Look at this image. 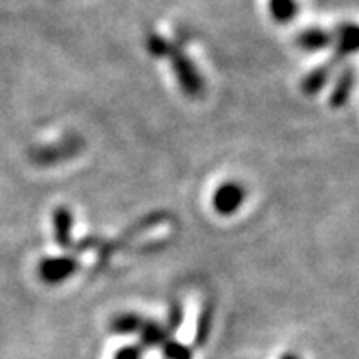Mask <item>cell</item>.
<instances>
[{"label":"cell","mask_w":359,"mask_h":359,"mask_svg":"<svg viewBox=\"0 0 359 359\" xmlns=\"http://www.w3.org/2000/svg\"><path fill=\"white\" fill-rule=\"evenodd\" d=\"M297 13V2L295 0H271V15L279 22H288Z\"/></svg>","instance_id":"obj_6"},{"label":"cell","mask_w":359,"mask_h":359,"mask_svg":"<svg viewBox=\"0 0 359 359\" xmlns=\"http://www.w3.org/2000/svg\"><path fill=\"white\" fill-rule=\"evenodd\" d=\"M283 359H299V358L295 354H286V355H283Z\"/></svg>","instance_id":"obj_10"},{"label":"cell","mask_w":359,"mask_h":359,"mask_svg":"<svg viewBox=\"0 0 359 359\" xmlns=\"http://www.w3.org/2000/svg\"><path fill=\"white\" fill-rule=\"evenodd\" d=\"M244 200V191L236 184H226L215 194V208L218 213L231 215Z\"/></svg>","instance_id":"obj_2"},{"label":"cell","mask_w":359,"mask_h":359,"mask_svg":"<svg viewBox=\"0 0 359 359\" xmlns=\"http://www.w3.org/2000/svg\"><path fill=\"white\" fill-rule=\"evenodd\" d=\"M163 55H170V59H172V68H175L176 77H178L182 88L187 90L189 95L198 94L200 90H202V79H200V76L196 74V70H194V67L191 65L189 59L185 55H182L180 52H176V50H172L169 44L165 46V53H163Z\"/></svg>","instance_id":"obj_1"},{"label":"cell","mask_w":359,"mask_h":359,"mask_svg":"<svg viewBox=\"0 0 359 359\" xmlns=\"http://www.w3.org/2000/svg\"><path fill=\"white\" fill-rule=\"evenodd\" d=\"M163 348L169 359H191V350L184 345H178L175 341H165Z\"/></svg>","instance_id":"obj_8"},{"label":"cell","mask_w":359,"mask_h":359,"mask_svg":"<svg viewBox=\"0 0 359 359\" xmlns=\"http://www.w3.org/2000/svg\"><path fill=\"white\" fill-rule=\"evenodd\" d=\"M352 85H354V72L348 70L346 74H343L341 76V79L337 81L336 88H334V94H332V104L334 107H339V104H343L346 101V97H348L350 94V88H352Z\"/></svg>","instance_id":"obj_7"},{"label":"cell","mask_w":359,"mask_h":359,"mask_svg":"<svg viewBox=\"0 0 359 359\" xmlns=\"http://www.w3.org/2000/svg\"><path fill=\"white\" fill-rule=\"evenodd\" d=\"M70 231H72V217L68 209H59L55 213V236L57 242L62 248L70 246Z\"/></svg>","instance_id":"obj_5"},{"label":"cell","mask_w":359,"mask_h":359,"mask_svg":"<svg viewBox=\"0 0 359 359\" xmlns=\"http://www.w3.org/2000/svg\"><path fill=\"white\" fill-rule=\"evenodd\" d=\"M76 260L72 259H48L41 266V275L48 283H61L76 271Z\"/></svg>","instance_id":"obj_3"},{"label":"cell","mask_w":359,"mask_h":359,"mask_svg":"<svg viewBox=\"0 0 359 359\" xmlns=\"http://www.w3.org/2000/svg\"><path fill=\"white\" fill-rule=\"evenodd\" d=\"M142 358V352L136 348V346H125L116 354V359H140Z\"/></svg>","instance_id":"obj_9"},{"label":"cell","mask_w":359,"mask_h":359,"mask_svg":"<svg viewBox=\"0 0 359 359\" xmlns=\"http://www.w3.org/2000/svg\"><path fill=\"white\" fill-rule=\"evenodd\" d=\"M332 37L328 32L325 29H306L304 34H301L299 37V46H303L308 52H313V50H323L330 44Z\"/></svg>","instance_id":"obj_4"}]
</instances>
